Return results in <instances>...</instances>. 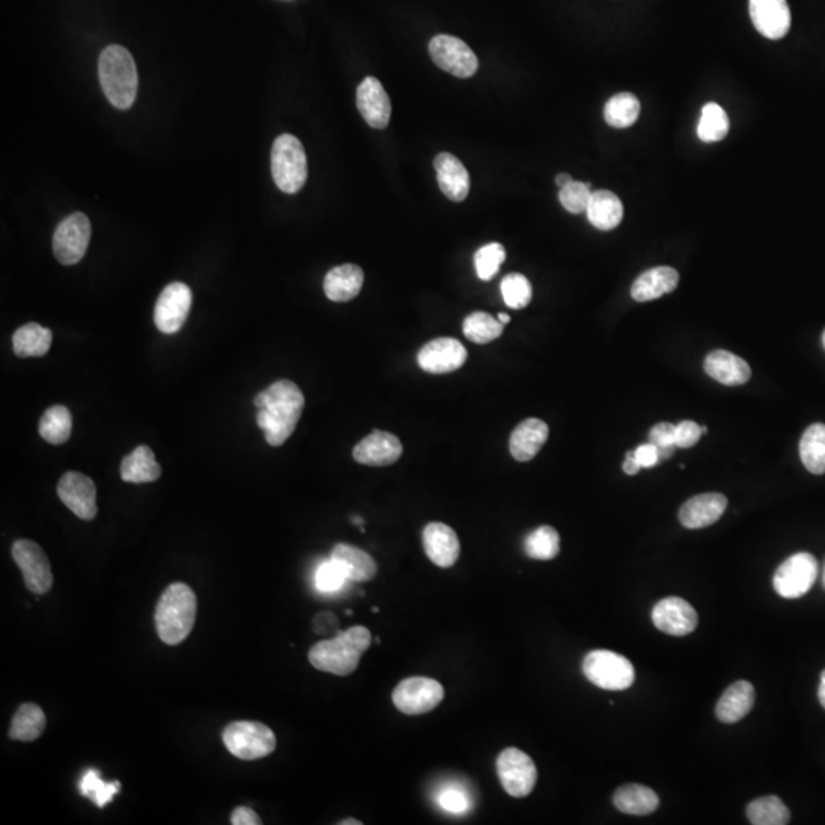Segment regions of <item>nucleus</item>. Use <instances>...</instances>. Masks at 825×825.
I'll return each mask as SVG.
<instances>
[{
	"instance_id": "3",
	"label": "nucleus",
	"mask_w": 825,
	"mask_h": 825,
	"mask_svg": "<svg viewBox=\"0 0 825 825\" xmlns=\"http://www.w3.org/2000/svg\"><path fill=\"white\" fill-rule=\"evenodd\" d=\"M198 599L187 584H170L156 605L155 624L164 644L178 645L195 627Z\"/></svg>"
},
{
	"instance_id": "41",
	"label": "nucleus",
	"mask_w": 825,
	"mask_h": 825,
	"mask_svg": "<svg viewBox=\"0 0 825 825\" xmlns=\"http://www.w3.org/2000/svg\"><path fill=\"white\" fill-rule=\"evenodd\" d=\"M503 326L486 312H473L463 321V334L473 343L486 344L502 337Z\"/></svg>"
},
{
	"instance_id": "26",
	"label": "nucleus",
	"mask_w": 825,
	"mask_h": 825,
	"mask_svg": "<svg viewBox=\"0 0 825 825\" xmlns=\"http://www.w3.org/2000/svg\"><path fill=\"white\" fill-rule=\"evenodd\" d=\"M755 705V690L751 682L738 680L732 683L715 706V715L720 722L737 723L745 719Z\"/></svg>"
},
{
	"instance_id": "25",
	"label": "nucleus",
	"mask_w": 825,
	"mask_h": 825,
	"mask_svg": "<svg viewBox=\"0 0 825 825\" xmlns=\"http://www.w3.org/2000/svg\"><path fill=\"white\" fill-rule=\"evenodd\" d=\"M549 437V427L541 419H526L512 431L509 440V450L512 457L518 462H529L534 459Z\"/></svg>"
},
{
	"instance_id": "11",
	"label": "nucleus",
	"mask_w": 825,
	"mask_h": 825,
	"mask_svg": "<svg viewBox=\"0 0 825 825\" xmlns=\"http://www.w3.org/2000/svg\"><path fill=\"white\" fill-rule=\"evenodd\" d=\"M444 686L428 677H410L398 683L393 691L396 709L407 715H421L433 711L444 700Z\"/></svg>"
},
{
	"instance_id": "45",
	"label": "nucleus",
	"mask_w": 825,
	"mask_h": 825,
	"mask_svg": "<svg viewBox=\"0 0 825 825\" xmlns=\"http://www.w3.org/2000/svg\"><path fill=\"white\" fill-rule=\"evenodd\" d=\"M592 195V185L586 182L573 181L560 188L561 205L572 214L586 213Z\"/></svg>"
},
{
	"instance_id": "27",
	"label": "nucleus",
	"mask_w": 825,
	"mask_h": 825,
	"mask_svg": "<svg viewBox=\"0 0 825 825\" xmlns=\"http://www.w3.org/2000/svg\"><path fill=\"white\" fill-rule=\"evenodd\" d=\"M364 285V272L358 265L335 266L324 277V294L329 300L344 303L360 294Z\"/></svg>"
},
{
	"instance_id": "15",
	"label": "nucleus",
	"mask_w": 825,
	"mask_h": 825,
	"mask_svg": "<svg viewBox=\"0 0 825 825\" xmlns=\"http://www.w3.org/2000/svg\"><path fill=\"white\" fill-rule=\"evenodd\" d=\"M654 627L670 636H688L699 624L696 609L685 599L670 596L654 605L651 613Z\"/></svg>"
},
{
	"instance_id": "19",
	"label": "nucleus",
	"mask_w": 825,
	"mask_h": 825,
	"mask_svg": "<svg viewBox=\"0 0 825 825\" xmlns=\"http://www.w3.org/2000/svg\"><path fill=\"white\" fill-rule=\"evenodd\" d=\"M356 106L366 123L373 129H385L389 126L392 104L378 78L367 77L358 86Z\"/></svg>"
},
{
	"instance_id": "16",
	"label": "nucleus",
	"mask_w": 825,
	"mask_h": 825,
	"mask_svg": "<svg viewBox=\"0 0 825 825\" xmlns=\"http://www.w3.org/2000/svg\"><path fill=\"white\" fill-rule=\"evenodd\" d=\"M57 494L81 520L91 521L97 517V488L91 477L69 471L60 479Z\"/></svg>"
},
{
	"instance_id": "53",
	"label": "nucleus",
	"mask_w": 825,
	"mask_h": 825,
	"mask_svg": "<svg viewBox=\"0 0 825 825\" xmlns=\"http://www.w3.org/2000/svg\"><path fill=\"white\" fill-rule=\"evenodd\" d=\"M818 697L819 702H821L822 708L825 709V670L822 671L821 674V682H819L818 688Z\"/></svg>"
},
{
	"instance_id": "42",
	"label": "nucleus",
	"mask_w": 825,
	"mask_h": 825,
	"mask_svg": "<svg viewBox=\"0 0 825 825\" xmlns=\"http://www.w3.org/2000/svg\"><path fill=\"white\" fill-rule=\"evenodd\" d=\"M81 795L86 796L92 803L97 804L100 809L114 800V796L120 792L121 784L118 781L114 783H104L100 778L97 770L91 769L83 775L80 781Z\"/></svg>"
},
{
	"instance_id": "1",
	"label": "nucleus",
	"mask_w": 825,
	"mask_h": 825,
	"mask_svg": "<svg viewBox=\"0 0 825 825\" xmlns=\"http://www.w3.org/2000/svg\"><path fill=\"white\" fill-rule=\"evenodd\" d=\"M257 425L265 433L266 442L280 447L292 436L305 408V396L295 382L282 379L269 385L254 398Z\"/></svg>"
},
{
	"instance_id": "49",
	"label": "nucleus",
	"mask_w": 825,
	"mask_h": 825,
	"mask_svg": "<svg viewBox=\"0 0 825 825\" xmlns=\"http://www.w3.org/2000/svg\"><path fill=\"white\" fill-rule=\"evenodd\" d=\"M702 427L693 421H683L676 425L677 448H691L702 437Z\"/></svg>"
},
{
	"instance_id": "14",
	"label": "nucleus",
	"mask_w": 825,
	"mask_h": 825,
	"mask_svg": "<svg viewBox=\"0 0 825 825\" xmlns=\"http://www.w3.org/2000/svg\"><path fill=\"white\" fill-rule=\"evenodd\" d=\"M193 294L185 283L165 286L155 306V324L164 334H176L184 326L191 309Z\"/></svg>"
},
{
	"instance_id": "32",
	"label": "nucleus",
	"mask_w": 825,
	"mask_h": 825,
	"mask_svg": "<svg viewBox=\"0 0 825 825\" xmlns=\"http://www.w3.org/2000/svg\"><path fill=\"white\" fill-rule=\"evenodd\" d=\"M121 479L127 483H152L161 477V466L147 445L135 448L121 462Z\"/></svg>"
},
{
	"instance_id": "34",
	"label": "nucleus",
	"mask_w": 825,
	"mask_h": 825,
	"mask_svg": "<svg viewBox=\"0 0 825 825\" xmlns=\"http://www.w3.org/2000/svg\"><path fill=\"white\" fill-rule=\"evenodd\" d=\"M46 715L36 703H25L17 709L10 726V738L17 741H34L43 734Z\"/></svg>"
},
{
	"instance_id": "33",
	"label": "nucleus",
	"mask_w": 825,
	"mask_h": 825,
	"mask_svg": "<svg viewBox=\"0 0 825 825\" xmlns=\"http://www.w3.org/2000/svg\"><path fill=\"white\" fill-rule=\"evenodd\" d=\"M52 332L37 323L19 327L13 335V349L19 358L45 356L51 349Z\"/></svg>"
},
{
	"instance_id": "4",
	"label": "nucleus",
	"mask_w": 825,
	"mask_h": 825,
	"mask_svg": "<svg viewBox=\"0 0 825 825\" xmlns=\"http://www.w3.org/2000/svg\"><path fill=\"white\" fill-rule=\"evenodd\" d=\"M101 88L112 106L130 109L138 94V71L126 48L110 45L101 52L98 62Z\"/></svg>"
},
{
	"instance_id": "31",
	"label": "nucleus",
	"mask_w": 825,
	"mask_h": 825,
	"mask_svg": "<svg viewBox=\"0 0 825 825\" xmlns=\"http://www.w3.org/2000/svg\"><path fill=\"white\" fill-rule=\"evenodd\" d=\"M613 804L625 815L647 816L659 807V795L642 784H624L613 795Z\"/></svg>"
},
{
	"instance_id": "9",
	"label": "nucleus",
	"mask_w": 825,
	"mask_h": 825,
	"mask_svg": "<svg viewBox=\"0 0 825 825\" xmlns=\"http://www.w3.org/2000/svg\"><path fill=\"white\" fill-rule=\"evenodd\" d=\"M818 578V561L807 552L792 555L778 567L774 589L781 598L798 599L807 595Z\"/></svg>"
},
{
	"instance_id": "28",
	"label": "nucleus",
	"mask_w": 825,
	"mask_h": 825,
	"mask_svg": "<svg viewBox=\"0 0 825 825\" xmlns=\"http://www.w3.org/2000/svg\"><path fill=\"white\" fill-rule=\"evenodd\" d=\"M679 285V272L671 266H657L639 275L631 286V297L639 303L670 294Z\"/></svg>"
},
{
	"instance_id": "10",
	"label": "nucleus",
	"mask_w": 825,
	"mask_h": 825,
	"mask_svg": "<svg viewBox=\"0 0 825 825\" xmlns=\"http://www.w3.org/2000/svg\"><path fill=\"white\" fill-rule=\"evenodd\" d=\"M497 775L508 795L525 798L537 784V766L534 760L517 748H508L497 758Z\"/></svg>"
},
{
	"instance_id": "40",
	"label": "nucleus",
	"mask_w": 825,
	"mask_h": 825,
	"mask_svg": "<svg viewBox=\"0 0 825 825\" xmlns=\"http://www.w3.org/2000/svg\"><path fill=\"white\" fill-rule=\"evenodd\" d=\"M525 554L532 560H554L560 554V535L552 526H540L526 537Z\"/></svg>"
},
{
	"instance_id": "36",
	"label": "nucleus",
	"mask_w": 825,
	"mask_h": 825,
	"mask_svg": "<svg viewBox=\"0 0 825 825\" xmlns=\"http://www.w3.org/2000/svg\"><path fill=\"white\" fill-rule=\"evenodd\" d=\"M641 103L630 92H621L610 98L604 107V118L615 129H627L638 121Z\"/></svg>"
},
{
	"instance_id": "6",
	"label": "nucleus",
	"mask_w": 825,
	"mask_h": 825,
	"mask_svg": "<svg viewBox=\"0 0 825 825\" xmlns=\"http://www.w3.org/2000/svg\"><path fill=\"white\" fill-rule=\"evenodd\" d=\"M590 683L607 691L628 690L635 683V667L627 657L609 650L590 651L583 662Z\"/></svg>"
},
{
	"instance_id": "22",
	"label": "nucleus",
	"mask_w": 825,
	"mask_h": 825,
	"mask_svg": "<svg viewBox=\"0 0 825 825\" xmlns=\"http://www.w3.org/2000/svg\"><path fill=\"white\" fill-rule=\"evenodd\" d=\"M726 506H728V499L719 492L696 495L683 503L679 512V520L686 529L708 528L725 514Z\"/></svg>"
},
{
	"instance_id": "7",
	"label": "nucleus",
	"mask_w": 825,
	"mask_h": 825,
	"mask_svg": "<svg viewBox=\"0 0 825 825\" xmlns=\"http://www.w3.org/2000/svg\"><path fill=\"white\" fill-rule=\"evenodd\" d=\"M225 746L240 760H259L277 748V738L271 728L259 722H234L225 728Z\"/></svg>"
},
{
	"instance_id": "54",
	"label": "nucleus",
	"mask_w": 825,
	"mask_h": 825,
	"mask_svg": "<svg viewBox=\"0 0 825 825\" xmlns=\"http://www.w3.org/2000/svg\"><path fill=\"white\" fill-rule=\"evenodd\" d=\"M555 182H557L558 187L563 188L566 187V185H569L570 182H573V178L572 176L567 175V173H561V175L557 176Z\"/></svg>"
},
{
	"instance_id": "17",
	"label": "nucleus",
	"mask_w": 825,
	"mask_h": 825,
	"mask_svg": "<svg viewBox=\"0 0 825 825\" xmlns=\"http://www.w3.org/2000/svg\"><path fill=\"white\" fill-rule=\"evenodd\" d=\"M466 358L468 353L460 341L454 338H437L419 350L418 363L424 372L445 375L460 369Z\"/></svg>"
},
{
	"instance_id": "48",
	"label": "nucleus",
	"mask_w": 825,
	"mask_h": 825,
	"mask_svg": "<svg viewBox=\"0 0 825 825\" xmlns=\"http://www.w3.org/2000/svg\"><path fill=\"white\" fill-rule=\"evenodd\" d=\"M437 803L442 809L454 813V815H462V813L470 810V798L462 790L454 789V787L445 789L444 792L440 793Z\"/></svg>"
},
{
	"instance_id": "38",
	"label": "nucleus",
	"mask_w": 825,
	"mask_h": 825,
	"mask_svg": "<svg viewBox=\"0 0 825 825\" xmlns=\"http://www.w3.org/2000/svg\"><path fill=\"white\" fill-rule=\"evenodd\" d=\"M749 822L754 825H786L790 812L778 796H761L752 801L746 809Z\"/></svg>"
},
{
	"instance_id": "24",
	"label": "nucleus",
	"mask_w": 825,
	"mask_h": 825,
	"mask_svg": "<svg viewBox=\"0 0 825 825\" xmlns=\"http://www.w3.org/2000/svg\"><path fill=\"white\" fill-rule=\"evenodd\" d=\"M705 372L715 381L729 387L746 384L752 376L749 364L728 350L709 353L705 360Z\"/></svg>"
},
{
	"instance_id": "50",
	"label": "nucleus",
	"mask_w": 825,
	"mask_h": 825,
	"mask_svg": "<svg viewBox=\"0 0 825 825\" xmlns=\"http://www.w3.org/2000/svg\"><path fill=\"white\" fill-rule=\"evenodd\" d=\"M635 457L639 465H641V468H653V466H656L657 463L660 462L659 450H657L656 445L651 444V442L636 448Z\"/></svg>"
},
{
	"instance_id": "37",
	"label": "nucleus",
	"mask_w": 825,
	"mask_h": 825,
	"mask_svg": "<svg viewBox=\"0 0 825 825\" xmlns=\"http://www.w3.org/2000/svg\"><path fill=\"white\" fill-rule=\"evenodd\" d=\"M72 431L71 411L65 405H54L43 413L39 433L46 442L62 445L68 442Z\"/></svg>"
},
{
	"instance_id": "46",
	"label": "nucleus",
	"mask_w": 825,
	"mask_h": 825,
	"mask_svg": "<svg viewBox=\"0 0 825 825\" xmlns=\"http://www.w3.org/2000/svg\"><path fill=\"white\" fill-rule=\"evenodd\" d=\"M346 581H349L346 573L332 558L321 563L315 572V587L323 593L338 592Z\"/></svg>"
},
{
	"instance_id": "57",
	"label": "nucleus",
	"mask_w": 825,
	"mask_h": 825,
	"mask_svg": "<svg viewBox=\"0 0 825 825\" xmlns=\"http://www.w3.org/2000/svg\"><path fill=\"white\" fill-rule=\"evenodd\" d=\"M822 346H824V349H825V332H824V335H822Z\"/></svg>"
},
{
	"instance_id": "30",
	"label": "nucleus",
	"mask_w": 825,
	"mask_h": 825,
	"mask_svg": "<svg viewBox=\"0 0 825 825\" xmlns=\"http://www.w3.org/2000/svg\"><path fill=\"white\" fill-rule=\"evenodd\" d=\"M586 214L590 224L598 230H615L624 219V205L612 191H593Z\"/></svg>"
},
{
	"instance_id": "2",
	"label": "nucleus",
	"mask_w": 825,
	"mask_h": 825,
	"mask_svg": "<svg viewBox=\"0 0 825 825\" xmlns=\"http://www.w3.org/2000/svg\"><path fill=\"white\" fill-rule=\"evenodd\" d=\"M372 644V633L363 625L340 631L335 638L318 642L309 651L312 667L335 676H350Z\"/></svg>"
},
{
	"instance_id": "13",
	"label": "nucleus",
	"mask_w": 825,
	"mask_h": 825,
	"mask_svg": "<svg viewBox=\"0 0 825 825\" xmlns=\"http://www.w3.org/2000/svg\"><path fill=\"white\" fill-rule=\"evenodd\" d=\"M13 558L22 570L23 580L30 592L45 595L54 583L51 563L45 550L31 540H17L13 544Z\"/></svg>"
},
{
	"instance_id": "8",
	"label": "nucleus",
	"mask_w": 825,
	"mask_h": 825,
	"mask_svg": "<svg viewBox=\"0 0 825 825\" xmlns=\"http://www.w3.org/2000/svg\"><path fill=\"white\" fill-rule=\"evenodd\" d=\"M91 234V222L86 214L74 213L63 219L52 239L55 259L66 266L80 262L88 251Z\"/></svg>"
},
{
	"instance_id": "44",
	"label": "nucleus",
	"mask_w": 825,
	"mask_h": 825,
	"mask_svg": "<svg viewBox=\"0 0 825 825\" xmlns=\"http://www.w3.org/2000/svg\"><path fill=\"white\" fill-rule=\"evenodd\" d=\"M502 295L506 305L512 309H523L531 303L532 286L525 275L509 274L502 282Z\"/></svg>"
},
{
	"instance_id": "35",
	"label": "nucleus",
	"mask_w": 825,
	"mask_h": 825,
	"mask_svg": "<svg viewBox=\"0 0 825 825\" xmlns=\"http://www.w3.org/2000/svg\"><path fill=\"white\" fill-rule=\"evenodd\" d=\"M801 462L816 476L825 474V425L813 424L804 431L800 442Z\"/></svg>"
},
{
	"instance_id": "58",
	"label": "nucleus",
	"mask_w": 825,
	"mask_h": 825,
	"mask_svg": "<svg viewBox=\"0 0 825 825\" xmlns=\"http://www.w3.org/2000/svg\"><path fill=\"white\" fill-rule=\"evenodd\" d=\"M824 586H825V570H824Z\"/></svg>"
},
{
	"instance_id": "56",
	"label": "nucleus",
	"mask_w": 825,
	"mask_h": 825,
	"mask_svg": "<svg viewBox=\"0 0 825 825\" xmlns=\"http://www.w3.org/2000/svg\"><path fill=\"white\" fill-rule=\"evenodd\" d=\"M499 321L502 324H508L511 321V317L508 314H499Z\"/></svg>"
},
{
	"instance_id": "51",
	"label": "nucleus",
	"mask_w": 825,
	"mask_h": 825,
	"mask_svg": "<svg viewBox=\"0 0 825 825\" xmlns=\"http://www.w3.org/2000/svg\"><path fill=\"white\" fill-rule=\"evenodd\" d=\"M231 824L233 825H260L262 819L259 818L256 812L250 807H237L231 813Z\"/></svg>"
},
{
	"instance_id": "47",
	"label": "nucleus",
	"mask_w": 825,
	"mask_h": 825,
	"mask_svg": "<svg viewBox=\"0 0 825 825\" xmlns=\"http://www.w3.org/2000/svg\"><path fill=\"white\" fill-rule=\"evenodd\" d=\"M650 442L659 450L660 462L670 459L676 451V425L662 422L654 425L650 431Z\"/></svg>"
},
{
	"instance_id": "39",
	"label": "nucleus",
	"mask_w": 825,
	"mask_h": 825,
	"mask_svg": "<svg viewBox=\"0 0 825 825\" xmlns=\"http://www.w3.org/2000/svg\"><path fill=\"white\" fill-rule=\"evenodd\" d=\"M729 118L720 104L708 103L703 106L702 117L697 126V135L703 143H719L728 135Z\"/></svg>"
},
{
	"instance_id": "18",
	"label": "nucleus",
	"mask_w": 825,
	"mask_h": 825,
	"mask_svg": "<svg viewBox=\"0 0 825 825\" xmlns=\"http://www.w3.org/2000/svg\"><path fill=\"white\" fill-rule=\"evenodd\" d=\"M749 13L755 30L769 40L787 36L792 25L787 0H749Z\"/></svg>"
},
{
	"instance_id": "52",
	"label": "nucleus",
	"mask_w": 825,
	"mask_h": 825,
	"mask_svg": "<svg viewBox=\"0 0 825 825\" xmlns=\"http://www.w3.org/2000/svg\"><path fill=\"white\" fill-rule=\"evenodd\" d=\"M622 468H624V473L627 474V476H636V474L641 471V465H639L638 460H636L635 451L627 453Z\"/></svg>"
},
{
	"instance_id": "23",
	"label": "nucleus",
	"mask_w": 825,
	"mask_h": 825,
	"mask_svg": "<svg viewBox=\"0 0 825 825\" xmlns=\"http://www.w3.org/2000/svg\"><path fill=\"white\" fill-rule=\"evenodd\" d=\"M434 169L440 190L450 201L462 202L470 193V173L465 165L451 153H439L434 159Z\"/></svg>"
},
{
	"instance_id": "20",
	"label": "nucleus",
	"mask_w": 825,
	"mask_h": 825,
	"mask_svg": "<svg viewBox=\"0 0 825 825\" xmlns=\"http://www.w3.org/2000/svg\"><path fill=\"white\" fill-rule=\"evenodd\" d=\"M401 456V440L387 431H372L353 448V459L361 465L389 466L398 462Z\"/></svg>"
},
{
	"instance_id": "5",
	"label": "nucleus",
	"mask_w": 825,
	"mask_h": 825,
	"mask_svg": "<svg viewBox=\"0 0 825 825\" xmlns=\"http://www.w3.org/2000/svg\"><path fill=\"white\" fill-rule=\"evenodd\" d=\"M271 172L275 185L295 195L308 179V158L303 144L294 135H280L272 144Z\"/></svg>"
},
{
	"instance_id": "12",
	"label": "nucleus",
	"mask_w": 825,
	"mask_h": 825,
	"mask_svg": "<svg viewBox=\"0 0 825 825\" xmlns=\"http://www.w3.org/2000/svg\"><path fill=\"white\" fill-rule=\"evenodd\" d=\"M428 51H430L431 60L440 69L450 72L454 77H473L479 68L476 54L471 51L470 46L457 37L447 36V34L433 37L428 45Z\"/></svg>"
},
{
	"instance_id": "43",
	"label": "nucleus",
	"mask_w": 825,
	"mask_h": 825,
	"mask_svg": "<svg viewBox=\"0 0 825 825\" xmlns=\"http://www.w3.org/2000/svg\"><path fill=\"white\" fill-rule=\"evenodd\" d=\"M505 259V246L500 245V243H489V245L482 246L474 256V265H476L479 279L483 282L494 279V275L499 274L500 266L505 262Z\"/></svg>"
},
{
	"instance_id": "21",
	"label": "nucleus",
	"mask_w": 825,
	"mask_h": 825,
	"mask_svg": "<svg viewBox=\"0 0 825 825\" xmlns=\"http://www.w3.org/2000/svg\"><path fill=\"white\" fill-rule=\"evenodd\" d=\"M422 543H424L425 554L437 567L448 569L459 560V538L454 529L444 523H439V521L428 523L422 532Z\"/></svg>"
},
{
	"instance_id": "55",
	"label": "nucleus",
	"mask_w": 825,
	"mask_h": 825,
	"mask_svg": "<svg viewBox=\"0 0 825 825\" xmlns=\"http://www.w3.org/2000/svg\"><path fill=\"white\" fill-rule=\"evenodd\" d=\"M361 824H363V822L355 821V819H352V818L346 819V821H341L340 822V825H361Z\"/></svg>"
},
{
	"instance_id": "29",
	"label": "nucleus",
	"mask_w": 825,
	"mask_h": 825,
	"mask_svg": "<svg viewBox=\"0 0 825 825\" xmlns=\"http://www.w3.org/2000/svg\"><path fill=\"white\" fill-rule=\"evenodd\" d=\"M330 558L340 564L341 569L346 573L347 580L353 583H367L373 580L378 572L375 560L367 554L366 550L358 549L352 544H337Z\"/></svg>"
}]
</instances>
